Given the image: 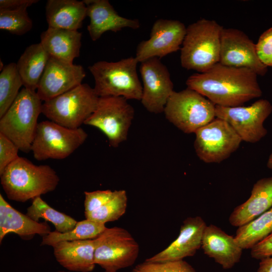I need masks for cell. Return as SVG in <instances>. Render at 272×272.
Instances as JSON below:
<instances>
[{"instance_id":"obj_18","label":"cell","mask_w":272,"mask_h":272,"mask_svg":"<svg viewBox=\"0 0 272 272\" xmlns=\"http://www.w3.org/2000/svg\"><path fill=\"white\" fill-rule=\"evenodd\" d=\"M83 2L87 7V16L90 18L87 29L93 41L99 39L107 31L116 32L125 28L137 29L140 27L138 19L120 16L108 0Z\"/></svg>"},{"instance_id":"obj_7","label":"cell","mask_w":272,"mask_h":272,"mask_svg":"<svg viewBox=\"0 0 272 272\" xmlns=\"http://www.w3.org/2000/svg\"><path fill=\"white\" fill-rule=\"evenodd\" d=\"M163 112L170 122L186 133H195L216 118V105L188 88L174 91Z\"/></svg>"},{"instance_id":"obj_17","label":"cell","mask_w":272,"mask_h":272,"mask_svg":"<svg viewBox=\"0 0 272 272\" xmlns=\"http://www.w3.org/2000/svg\"><path fill=\"white\" fill-rule=\"evenodd\" d=\"M207 224L199 216L188 217L183 222L177 238L162 251L145 260L148 262H165L183 260L193 256L201 247Z\"/></svg>"},{"instance_id":"obj_41","label":"cell","mask_w":272,"mask_h":272,"mask_svg":"<svg viewBox=\"0 0 272 272\" xmlns=\"http://www.w3.org/2000/svg\"><path fill=\"white\" fill-rule=\"evenodd\" d=\"M104 272H117V271H109L105 270Z\"/></svg>"},{"instance_id":"obj_35","label":"cell","mask_w":272,"mask_h":272,"mask_svg":"<svg viewBox=\"0 0 272 272\" xmlns=\"http://www.w3.org/2000/svg\"><path fill=\"white\" fill-rule=\"evenodd\" d=\"M256 44L257 56L265 66L272 67V27L265 31Z\"/></svg>"},{"instance_id":"obj_11","label":"cell","mask_w":272,"mask_h":272,"mask_svg":"<svg viewBox=\"0 0 272 272\" xmlns=\"http://www.w3.org/2000/svg\"><path fill=\"white\" fill-rule=\"evenodd\" d=\"M194 133L195 153L207 163H219L226 160L238 149L242 141L228 122L218 118Z\"/></svg>"},{"instance_id":"obj_25","label":"cell","mask_w":272,"mask_h":272,"mask_svg":"<svg viewBox=\"0 0 272 272\" xmlns=\"http://www.w3.org/2000/svg\"><path fill=\"white\" fill-rule=\"evenodd\" d=\"M49 57L40 43L25 49L16 63L24 87L36 91Z\"/></svg>"},{"instance_id":"obj_14","label":"cell","mask_w":272,"mask_h":272,"mask_svg":"<svg viewBox=\"0 0 272 272\" xmlns=\"http://www.w3.org/2000/svg\"><path fill=\"white\" fill-rule=\"evenodd\" d=\"M186 32V27L179 21L158 19L153 25L149 39L138 45L135 57L141 63L176 52L181 49Z\"/></svg>"},{"instance_id":"obj_20","label":"cell","mask_w":272,"mask_h":272,"mask_svg":"<svg viewBox=\"0 0 272 272\" xmlns=\"http://www.w3.org/2000/svg\"><path fill=\"white\" fill-rule=\"evenodd\" d=\"M46 222H36L13 208L0 194V243L8 234L14 233L24 240L35 235L42 237L51 232Z\"/></svg>"},{"instance_id":"obj_39","label":"cell","mask_w":272,"mask_h":272,"mask_svg":"<svg viewBox=\"0 0 272 272\" xmlns=\"http://www.w3.org/2000/svg\"><path fill=\"white\" fill-rule=\"evenodd\" d=\"M267 166L269 169L272 170V150L268 158Z\"/></svg>"},{"instance_id":"obj_16","label":"cell","mask_w":272,"mask_h":272,"mask_svg":"<svg viewBox=\"0 0 272 272\" xmlns=\"http://www.w3.org/2000/svg\"><path fill=\"white\" fill-rule=\"evenodd\" d=\"M86 77L81 65L49 57L36 93L41 101L50 100L82 84Z\"/></svg>"},{"instance_id":"obj_12","label":"cell","mask_w":272,"mask_h":272,"mask_svg":"<svg viewBox=\"0 0 272 272\" xmlns=\"http://www.w3.org/2000/svg\"><path fill=\"white\" fill-rule=\"evenodd\" d=\"M272 112L270 102L264 99L248 106L225 107L216 105V117L226 121L242 141L255 143L266 136L263 123Z\"/></svg>"},{"instance_id":"obj_10","label":"cell","mask_w":272,"mask_h":272,"mask_svg":"<svg viewBox=\"0 0 272 272\" xmlns=\"http://www.w3.org/2000/svg\"><path fill=\"white\" fill-rule=\"evenodd\" d=\"M134 115V109L125 98L99 97L96 109L84 124L100 129L109 145L117 148L126 140Z\"/></svg>"},{"instance_id":"obj_2","label":"cell","mask_w":272,"mask_h":272,"mask_svg":"<svg viewBox=\"0 0 272 272\" xmlns=\"http://www.w3.org/2000/svg\"><path fill=\"white\" fill-rule=\"evenodd\" d=\"M55 170L47 165H36L19 157L1 175V183L9 199L25 202L54 190L59 182Z\"/></svg>"},{"instance_id":"obj_38","label":"cell","mask_w":272,"mask_h":272,"mask_svg":"<svg viewBox=\"0 0 272 272\" xmlns=\"http://www.w3.org/2000/svg\"><path fill=\"white\" fill-rule=\"evenodd\" d=\"M260 260L257 272H272V256Z\"/></svg>"},{"instance_id":"obj_15","label":"cell","mask_w":272,"mask_h":272,"mask_svg":"<svg viewBox=\"0 0 272 272\" xmlns=\"http://www.w3.org/2000/svg\"><path fill=\"white\" fill-rule=\"evenodd\" d=\"M219 63L247 68L260 76L267 71L257 56L256 44L243 31L234 28H223L222 31Z\"/></svg>"},{"instance_id":"obj_8","label":"cell","mask_w":272,"mask_h":272,"mask_svg":"<svg viewBox=\"0 0 272 272\" xmlns=\"http://www.w3.org/2000/svg\"><path fill=\"white\" fill-rule=\"evenodd\" d=\"M87 137L88 134L81 127L71 129L50 120L41 121L31 151L37 161L63 159L82 145Z\"/></svg>"},{"instance_id":"obj_4","label":"cell","mask_w":272,"mask_h":272,"mask_svg":"<svg viewBox=\"0 0 272 272\" xmlns=\"http://www.w3.org/2000/svg\"><path fill=\"white\" fill-rule=\"evenodd\" d=\"M42 104L36 91L23 87L7 111L0 118V133L24 153L31 151Z\"/></svg>"},{"instance_id":"obj_1","label":"cell","mask_w":272,"mask_h":272,"mask_svg":"<svg viewBox=\"0 0 272 272\" xmlns=\"http://www.w3.org/2000/svg\"><path fill=\"white\" fill-rule=\"evenodd\" d=\"M257 76L250 69L219 62L205 72L189 77L186 85L215 105L235 107L262 95Z\"/></svg>"},{"instance_id":"obj_28","label":"cell","mask_w":272,"mask_h":272,"mask_svg":"<svg viewBox=\"0 0 272 272\" xmlns=\"http://www.w3.org/2000/svg\"><path fill=\"white\" fill-rule=\"evenodd\" d=\"M26 214L36 222L42 218L52 223L55 230L61 233L73 230L78 222L71 216L51 208L41 196L33 199L32 205L27 208Z\"/></svg>"},{"instance_id":"obj_31","label":"cell","mask_w":272,"mask_h":272,"mask_svg":"<svg viewBox=\"0 0 272 272\" xmlns=\"http://www.w3.org/2000/svg\"><path fill=\"white\" fill-rule=\"evenodd\" d=\"M32 21L26 8L17 10L0 9V29L14 35H22L30 31Z\"/></svg>"},{"instance_id":"obj_22","label":"cell","mask_w":272,"mask_h":272,"mask_svg":"<svg viewBox=\"0 0 272 272\" xmlns=\"http://www.w3.org/2000/svg\"><path fill=\"white\" fill-rule=\"evenodd\" d=\"M52 247L57 261L67 270L90 272L94 269V239L60 241Z\"/></svg>"},{"instance_id":"obj_27","label":"cell","mask_w":272,"mask_h":272,"mask_svg":"<svg viewBox=\"0 0 272 272\" xmlns=\"http://www.w3.org/2000/svg\"><path fill=\"white\" fill-rule=\"evenodd\" d=\"M105 224L86 219L77 222L73 230L61 233L56 230L42 237L41 245L53 246L58 242L94 239L106 228Z\"/></svg>"},{"instance_id":"obj_5","label":"cell","mask_w":272,"mask_h":272,"mask_svg":"<svg viewBox=\"0 0 272 272\" xmlns=\"http://www.w3.org/2000/svg\"><path fill=\"white\" fill-rule=\"evenodd\" d=\"M138 63L131 56L116 62L99 61L89 66L96 94L99 97H122L141 101L143 87L137 73Z\"/></svg>"},{"instance_id":"obj_30","label":"cell","mask_w":272,"mask_h":272,"mask_svg":"<svg viewBox=\"0 0 272 272\" xmlns=\"http://www.w3.org/2000/svg\"><path fill=\"white\" fill-rule=\"evenodd\" d=\"M127 205V196L125 190H115L114 196L108 202L85 215L87 219L105 224L119 219L124 214Z\"/></svg>"},{"instance_id":"obj_36","label":"cell","mask_w":272,"mask_h":272,"mask_svg":"<svg viewBox=\"0 0 272 272\" xmlns=\"http://www.w3.org/2000/svg\"><path fill=\"white\" fill-rule=\"evenodd\" d=\"M252 258L261 260L272 256V233L251 249Z\"/></svg>"},{"instance_id":"obj_6","label":"cell","mask_w":272,"mask_h":272,"mask_svg":"<svg viewBox=\"0 0 272 272\" xmlns=\"http://www.w3.org/2000/svg\"><path fill=\"white\" fill-rule=\"evenodd\" d=\"M99 97L93 88L81 84L42 104V113L49 120L65 127L76 129L92 115Z\"/></svg>"},{"instance_id":"obj_13","label":"cell","mask_w":272,"mask_h":272,"mask_svg":"<svg viewBox=\"0 0 272 272\" xmlns=\"http://www.w3.org/2000/svg\"><path fill=\"white\" fill-rule=\"evenodd\" d=\"M140 72L143 82L142 105L151 113L163 112L174 91L167 67L160 58L154 57L141 62Z\"/></svg>"},{"instance_id":"obj_3","label":"cell","mask_w":272,"mask_h":272,"mask_svg":"<svg viewBox=\"0 0 272 272\" xmlns=\"http://www.w3.org/2000/svg\"><path fill=\"white\" fill-rule=\"evenodd\" d=\"M223 28L215 21L205 19L186 27L180 49L181 66L201 73L219 63Z\"/></svg>"},{"instance_id":"obj_9","label":"cell","mask_w":272,"mask_h":272,"mask_svg":"<svg viewBox=\"0 0 272 272\" xmlns=\"http://www.w3.org/2000/svg\"><path fill=\"white\" fill-rule=\"evenodd\" d=\"M94 240L95 263L106 271H117L129 267L138 257V243L122 228H106Z\"/></svg>"},{"instance_id":"obj_34","label":"cell","mask_w":272,"mask_h":272,"mask_svg":"<svg viewBox=\"0 0 272 272\" xmlns=\"http://www.w3.org/2000/svg\"><path fill=\"white\" fill-rule=\"evenodd\" d=\"M115 190H110L85 191V215L99 209L108 202L114 195Z\"/></svg>"},{"instance_id":"obj_40","label":"cell","mask_w":272,"mask_h":272,"mask_svg":"<svg viewBox=\"0 0 272 272\" xmlns=\"http://www.w3.org/2000/svg\"><path fill=\"white\" fill-rule=\"evenodd\" d=\"M55 272H70V271H64V270H59V271H55Z\"/></svg>"},{"instance_id":"obj_19","label":"cell","mask_w":272,"mask_h":272,"mask_svg":"<svg viewBox=\"0 0 272 272\" xmlns=\"http://www.w3.org/2000/svg\"><path fill=\"white\" fill-rule=\"evenodd\" d=\"M201 247L206 255L224 269L232 268L239 262L243 251L234 237L214 225H207Z\"/></svg>"},{"instance_id":"obj_29","label":"cell","mask_w":272,"mask_h":272,"mask_svg":"<svg viewBox=\"0 0 272 272\" xmlns=\"http://www.w3.org/2000/svg\"><path fill=\"white\" fill-rule=\"evenodd\" d=\"M22 86L16 63L11 62L4 66L0 74V118L14 102Z\"/></svg>"},{"instance_id":"obj_21","label":"cell","mask_w":272,"mask_h":272,"mask_svg":"<svg viewBox=\"0 0 272 272\" xmlns=\"http://www.w3.org/2000/svg\"><path fill=\"white\" fill-rule=\"evenodd\" d=\"M272 207V177L257 180L248 199L237 206L229 218L230 224L236 227L244 225Z\"/></svg>"},{"instance_id":"obj_26","label":"cell","mask_w":272,"mask_h":272,"mask_svg":"<svg viewBox=\"0 0 272 272\" xmlns=\"http://www.w3.org/2000/svg\"><path fill=\"white\" fill-rule=\"evenodd\" d=\"M271 233L272 207L250 222L238 227L234 237L243 250L251 249Z\"/></svg>"},{"instance_id":"obj_32","label":"cell","mask_w":272,"mask_h":272,"mask_svg":"<svg viewBox=\"0 0 272 272\" xmlns=\"http://www.w3.org/2000/svg\"><path fill=\"white\" fill-rule=\"evenodd\" d=\"M131 272H196L188 262L183 260L165 262H144L137 265Z\"/></svg>"},{"instance_id":"obj_37","label":"cell","mask_w":272,"mask_h":272,"mask_svg":"<svg viewBox=\"0 0 272 272\" xmlns=\"http://www.w3.org/2000/svg\"><path fill=\"white\" fill-rule=\"evenodd\" d=\"M38 2V0H1L0 9L13 10L27 9Z\"/></svg>"},{"instance_id":"obj_24","label":"cell","mask_w":272,"mask_h":272,"mask_svg":"<svg viewBox=\"0 0 272 272\" xmlns=\"http://www.w3.org/2000/svg\"><path fill=\"white\" fill-rule=\"evenodd\" d=\"M45 15L49 27L78 30L87 16V7L83 1L48 0Z\"/></svg>"},{"instance_id":"obj_33","label":"cell","mask_w":272,"mask_h":272,"mask_svg":"<svg viewBox=\"0 0 272 272\" xmlns=\"http://www.w3.org/2000/svg\"><path fill=\"white\" fill-rule=\"evenodd\" d=\"M19 150L11 140L0 133V175L10 164L19 157Z\"/></svg>"},{"instance_id":"obj_23","label":"cell","mask_w":272,"mask_h":272,"mask_svg":"<svg viewBox=\"0 0 272 272\" xmlns=\"http://www.w3.org/2000/svg\"><path fill=\"white\" fill-rule=\"evenodd\" d=\"M82 33L48 27L40 35V43L50 57L73 63L80 55Z\"/></svg>"}]
</instances>
